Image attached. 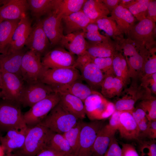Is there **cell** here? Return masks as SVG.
Here are the masks:
<instances>
[{
  "mask_svg": "<svg viewBox=\"0 0 156 156\" xmlns=\"http://www.w3.org/2000/svg\"><path fill=\"white\" fill-rule=\"evenodd\" d=\"M79 120L59 101L40 124L54 132L63 134L75 126Z\"/></svg>",
  "mask_w": 156,
  "mask_h": 156,
  "instance_id": "obj_1",
  "label": "cell"
},
{
  "mask_svg": "<svg viewBox=\"0 0 156 156\" xmlns=\"http://www.w3.org/2000/svg\"><path fill=\"white\" fill-rule=\"evenodd\" d=\"M53 132L40 124L29 127L23 146L18 152L23 156H35L47 147Z\"/></svg>",
  "mask_w": 156,
  "mask_h": 156,
  "instance_id": "obj_2",
  "label": "cell"
},
{
  "mask_svg": "<svg viewBox=\"0 0 156 156\" xmlns=\"http://www.w3.org/2000/svg\"><path fill=\"white\" fill-rule=\"evenodd\" d=\"M19 104L0 99V131L7 132L27 126Z\"/></svg>",
  "mask_w": 156,
  "mask_h": 156,
  "instance_id": "obj_3",
  "label": "cell"
},
{
  "mask_svg": "<svg viewBox=\"0 0 156 156\" xmlns=\"http://www.w3.org/2000/svg\"><path fill=\"white\" fill-rule=\"evenodd\" d=\"M83 103L86 116L92 121L108 118L116 110L114 103L96 90L86 99Z\"/></svg>",
  "mask_w": 156,
  "mask_h": 156,
  "instance_id": "obj_4",
  "label": "cell"
},
{
  "mask_svg": "<svg viewBox=\"0 0 156 156\" xmlns=\"http://www.w3.org/2000/svg\"><path fill=\"white\" fill-rule=\"evenodd\" d=\"M60 100L59 94L55 92L34 104L23 114L26 125L31 127L40 124Z\"/></svg>",
  "mask_w": 156,
  "mask_h": 156,
  "instance_id": "obj_5",
  "label": "cell"
},
{
  "mask_svg": "<svg viewBox=\"0 0 156 156\" xmlns=\"http://www.w3.org/2000/svg\"><path fill=\"white\" fill-rule=\"evenodd\" d=\"M155 23L147 18L135 25L127 34L128 38L148 50L155 47Z\"/></svg>",
  "mask_w": 156,
  "mask_h": 156,
  "instance_id": "obj_6",
  "label": "cell"
},
{
  "mask_svg": "<svg viewBox=\"0 0 156 156\" xmlns=\"http://www.w3.org/2000/svg\"><path fill=\"white\" fill-rule=\"evenodd\" d=\"M81 79L80 72L74 67L49 68L45 67L39 81L52 87L69 83Z\"/></svg>",
  "mask_w": 156,
  "mask_h": 156,
  "instance_id": "obj_7",
  "label": "cell"
},
{
  "mask_svg": "<svg viewBox=\"0 0 156 156\" xmlns=\"http://www.w3.org/2000/svg\"><path fill=\"white\" fill-rule=\"evenodd\" d=\"M104 125L102 120L83 122L78 148L74 156H92L93 146L97 134Z\"/></svg>",
  "mask_w": 156,
  "mask_h": 156,
  "instance_id": "obj_8",
  "label": "cell"
},
{
  "mask_svg": "<svg viewBox=\"0 0 156 156\" xmlns=\"http://www.w3.org/2000/svg\"><path fill=\"white\" fill-rule=\"evenodd\" d=\"M54 92L52 86L39 80L25 82L20 104L24 107H31Z\"/></svg>",
  "mask_w": 156,
  "mask_h": 156,
  "instance_id": "obj_9",
  "label": "cell"
},
{
  "mask_svg": "<svg viewBox=\"0 0 156 156\" xmlns=\"http://www.w3.org/2000/svg\"><path fill=\"white\" fill-rule=\"evenodd\" d=\"M41 56L29 50L24 54L22 60L21 71L25 83L39 80L45 67L42 64Z\"/></svg>",
  "mask_w": 156,
  "mask_h": 156,
  "instance_id": "obj_10",
  "label": "cell"
},
{
  "mask_svg": "<svg viewBox=\"0 0 156 156\" xmlns=\"http://www.w3.org/2000/svg\"><path fill=\"white\" fill-rule=\"evenodd\" d=\"M74 55L59 45L51 49L41 58L42 64L49 68L74 67Z\"/></svg>",
  "mask_w": 156,
  "mask_h": 156,
  "instance_id": "obj_11",
  "label": "cell"
},
{
  "mask_svg": "<svg viewBox=\"0 0 156 156\" xmlns=\"http://www.w3.org/2000/svg\"><path fill=\"white\" fill-rule=\"evenodd\" d=\"M62 18L54 10L41 20L43 30L50 41L51 48L60 45L64 35Z\"/></svg>",
  "mask_w": 156,
  "mask_h": 156,
  "instance_id": "obj_12",
  "label": "cell"
},
{
  "mask_svg": "<svg viewBox=\"0 0 156 156\" xmlns=\"http://www.w3.org/2000/svg\"><path fill=\"white\" fill-rule=\"evenodd\" d=\"M1 71L2 81L1 89L4 96L3 99L20 105L24 81L22 77L15 74Z\"/></svg>",
  "mask_w": 156,
  "mask_h": 156,
  "instance_id": "obj_13",
  "label": "cell"
},
{
  "mask_svg": "<svg viewBox=\"0 0 156 156\" xmlns=\"http://www.w3.org/2000/svg\"><path fill=\"white\" fill-rule=\"evenodd\" d=\"M29 49L43 56L51 49L50 43L42 27L41 20L38 19L32 29L25 45Z\"/></svg>",
  "mask_w": 156,
  "mask_h": 156,
  "instance_id": "obj_14",
  "label": "cell"
},
{
  "mask_svg": "<svg viewBox=\"0 0 156 156\" xmlns=\"http://www.w3.org/2000/svg\"><path fill=\"white\" fill-rule=\"evenodd\" d=\"M147 92L140 85L133 82L129 88L122 91L120 95L121 97L114 103L116 110L131 112L135 108L136 102L140 100Z\"/></svg>",
  "mask_w": 156,
  "mask_h": 156,
  "instance_id": "obj_15",
  "label": "cell"
},
{
  "mask_svg": "<svg viewBox=\"0 0 156 156\" xmlns=\"http://www.w3.org/2000/svg\"><path fill=\"white\" fill-rule=\"evenodd\" d=\"M31 24L30 20L26 15L20 20L12 34L7 52L24 48L32 29Z\"/></svg>",
  "mask_w": 156,
  "mask_h": 156,
  "instance_id": "obj_16",
  "label": "cell"
},
{
  "mask_svg": "<svg viewBox=\"0 0 156 156\" xmlns=\"http://www.w3.org/2000/svg\"><path fill=\"white\" fill-rule=\"evenodd\" d=\"M28 7L27 0L6 1L0 7V19L1 21L20 20L25 15Z\"/></svg>",
  "mask_w": 156,
  "mask_h": 156,
  "instance_id": "obj_17",
  "label": "cell"
},
{
  "mask_svg": "<svg viewBox=\"0 0 156 156\" xmlns=\"http://www.w3.org/2000/svg\"><path fill=\"white\" fill-rule=\"evenodd\" d=\"M88 44L84 32L83 30H81L64 35L59 45L78 56L86 51Z\"/></svg>",
  "mask_w": 156,
  "mask_h": 156,
  "instance_id": "obj_18",
  "label": "cell"
},
{
  "mask_svg": "<svg viewBox=\"0 0 156 156\" xmlns=\"http://www.w3.org/2000/svg\"><path fill=\"white\" fill-rule=\"evenodd\" d=\"M26 51L23 48L20 50L0 54V66L1 70L22 78L21 64L23 56Z\"/></svg>",
  "mask_w": 156,
  "mask_h": 156,
  "instance_id": "obj_19",
  "label": "cell"
},
{
  "mask_svg": "<svg viewBox=\"0 0 156 156\" xmlns=\"http://www.w3.org/2000/svg\"><path fill=\"white\" fill-rule=\"evenodd\" d=\"M29 128L27 126L21 129L11 130L7 132L5 136H2L0 144L6 154L12 153L23 147Z\"/></svg>",
  "mask_w": 156,
  "mask_h": 156,
  "instance_id": "obj_20",
  "label": "cell"
},
{
  "mask_svg": "<svg viewBox=\"0 0 156 156\" xmlns=\"http://www.w3.org/2000/svg\"><path fill=\"white\" fill-rule=\"evenodd\" d=\"M62 23L64 35L81 30L92 23L82 10L67 16H63Z\"/></svg>",
  "mask_w": 156,
  "mask_h": 156,
  "instance_id": "obj_21",
  "label": "cell"
},
{
  "mask_svg": "<svg viewBox=\"0 0 156 156\" xmlns=\"http://www.w3.org/2000/svg\"><path fill=\"white\" fill-rule=\"evenodd\" d=\"M121 136L129 140H137L140 137L136 123L130 112L122 111L118 128Z\"/></svg>",
  "mask_w": 156,
  "mask_h": 156,
  "instance_id": "obj_22",
  "label": "cell"
},
{
  "mask_svg": "<svg viewBox=\"0 0 156 156\" xmlns=\"http://www.w3.org/2000/svg\"><path fill=\"white\" fill-rule=\"evenodd\" d=\"M110 17L115 21L122 34L126 35L135 25L136 21V19L129 10L120 4L111 12Z\"/></svg>",
  "mask_w": 156,
  "mask_h": 156,
  "instance_id": "obj_23",
  "label": "cell"
},
{
  "mask_svg": "<svg viewBox=\"0 0 156 156\" xmlns=\"http://www.w3.org/2000/svg\"><path fill=\"white\" fill-rule=\"evenodd\" d=\"M116 131L108 124L104 125L99 131L95 140L92 156H104Z\"/></svg>",
  "mask_w": 156,
  "mask_h": 156,
  "instance_id": "obj_24",
  "label": "cell"
},
{
  "mask_svg": "<svg viewBox=\"0 0 156 156\" xmlns=\"http://www.w3.org/2000/svg\"><path fill=\"white\" fill-rule=\"evenodd\" d=\"M79 70L80 72L81 79L85 81L92 89L101 88L105 77L92 61L83 66Z\"/></svg>",
  "mask_w": 156,
  "mask_h": 156,
  "instance_id": "obj_25",
  "label": "cell"
},
{
  "mask_svg": "<svg viewBox=\"0 0 156 156\" xmlns=\"http://www.w3.org/2000/svg\"><path fill=\"white\" fill-rule=\"evenodd\" d=\"M81 80L79 79L66 84L52 87L55 92L68 93L79 98L84 102L95 90L83 83Z\"/></svg>",
  "mask_w": 156,
  "mask_h": 156,
  "instance_id": "obj_26",
  "label": "cell"
},
{
  "mask_svg": "<svg viewBox=\"0 0 156 156\" xmlns=\"http://www.w3.org/2000/svg\"><path fill=\"white\" fill-rule=\"evenodd\" d=\"M60 95V102L70 113L79 119L86 117L84 103L79 98L68 93L57 92Z\"/></svg>",
  "mask_w": 156,
  "mask_h": 156,
  "instance_id": "obj_27",
  "label": "cell"
},
{
  "mask_svg": "<svg viewBox=\"0 0 156 156\" xmlns=\"http://www.w3.org/2000/svg\"><path fill=\"white\" fill-rule=\"evenodd\" d=\"M88 42L86 51L93 58L112 57L117 51L115 42L111 39L101 42Z\"/></svg>",
  "mask_w": 156,
  "mask_h": 156,
  "instance_id": "obj_28",
  "label": "cell"
},
{
  "mask_svg": "<svg viewBox=\"0 0 156 156\" xmlns=\"http://www.w3.org/2000/svg\"><path fill=\"white\" fill-rule=\"evenodd\" d=\"M125 85L123 81L114 75L106 76L101 85V94L105 98L119 96Z\"/></svg>",
  "mask_w": 156,
  "mask_h": 156,
  "instance_id": "obj_29",
  "label": "cell"
},
{
  "mask_svg": "<svg viewBox=\"0 0 156 156\" xmlns=\"http://www.w3.org/2000/svg\"><path fill=\"white\" fill-rule=\"evenodd\" d=\"M81 10L92 23L110 13L102 0H86Z\"/></svg>",
  "mask_w": 156,
  "mask_h": 156,
  "instance_id": "obj_30",
  "label": "cell"
},
{
  "mask_svg": "<svg viewBox=\"0 0 156 156\" xmlns=\"http://www.w3.org/2000/svg\"><path fill=\"white\" fill-rule=\"evenodd\" d=\"M20 20H4L0 23V54L7 53L12 34Z\"/></svg>",
  "mask_w": 156,
  "mask_h": 156,
  "instance_id": "obj_31",
  "label": "cell"
},
{
  "mask_svg": "<svg viewBox=\"0 0 156 156\" xmlns=\"http://www.w3.org/2000/svg\"><path fill=\"white\" fill-rule=\"evenodd\" d=\"M32 15L38 20L46 16L54 9L55 0H27Z\"/></svg>",
  "mask_w": 156,
  "mask_h": 156,
  "instance_id": "obj_32",
  "label": "cell"
},
{
  "mask_svg": "<svg viewBox=\"0 0 156 156\" xmlns=\"http://www.w3.org/2000/svg\"><path fill=\"white\" fill-rule=\"evenodd\" d=\"M86 0H55L54 10L63 16L82 10Z\"/></svg>",
  "mask_w": 156,
  "mask_h": 156,
  "instance_id": "obj_33",
  "label": "cell"
},
{
  "mask_svg": "<svg viewBox=\"0 0 156 156\" xmlns=\"http://www.w3.org/2000/svg\"><path fill=\"white\" fill-rule=\"evenodd\" d=\"M47 146L62 154L74 156L70 144L63 134L53 132Z\"/></svg>",
  "mask_w": 156,
  "mask_h": 156,
  "instance_id": "obj_34",
  "label": "cell"
},
{
  "mask_svg": "<svg viewBox=\"0 0 156 156\" xmlns=\"http://www.w3.org/2000/svg\"><path fill=\"white\" fill-rule=\"evenodd\" d=\"M99 29L103 30L108 36L112 38L115 41L120 38L123 37L122 34L118 28L115 21L110 17H103L96 21Z\"/></svg>",
  "mask_w": 156,
  "mask_h": 156,
  "instance_id": "obj_35",
  "label": "cell"
},
{
  "mask_svg": "<svg viewBox=\"0 0 156 156\" xmlns=\"http://www.w3.org/2000/svg\"><path fill=\"white\" fill-rule=\"evenodd\" d=\"M139 107L145 112L150 120H156V98L151 93L147 92L140 99Z\"/></svg>",
  "mask_w": 156,
  "mask_h": 156,
  "instance_id": "obj_36",
  "label": "cell"
},
{
  "mask_svg": "<svg viewBox=\"0 0 156 156\" xmlns=\"http://www.w3.org/2000/svg\"><path fill=\"white\" fill-rule=\"evenodd\" d=\"M150 0H132L125 7L139 21L146 18L147 10Z\"/></svg>",
  "mask_w": 156,
  "mask_h": 156,
  "instance_id": "obj_37",
  "label": "cell"
},
{
  "mask_svg": "<svg viewBox=\"0 0 156 156\" xmlns=\"http://www.w3.org/2000/svg\"><path fill=\"white\" fill-rule=\"evenodd\" d=\"M83 123V122L81 120L79 119L75 126L63 134L70 144L74 156L78 148L81 131Z\"/></svg>",
  "mask_w": 156,
  "mask_h": 156,
  "instance_id": "obj_38",
  "label": "cell"
},
{
  "mask_svg": "<svg viewBox=\"0 0 156 156\" xmlns=\"http://www.w3.org/2000/svg\"><path fill=\"white\" fill-rule=\"evenodd\" d=\"M99 28L96 24L90 23L83 31L85 39L91 42H101L107 40L110 38L107 36L101 34L99 31Z\"/></svg>",
  "mask_w": 156,
  "mask_h": 156,
  "instance_id": "obj_39",
  "label": "cell"
},
{
  "mask_svg": "<svg viewBox=\"0 0 156 156\" xmlns=\"http://www.w3.org/2000/svg\"><path fill=\"white\" fill-rule=\"evenodd\" d=\"M134 119L140 131V137L146 136L150 121L148 119L144 111L139 107L135 108L130 112Z\"/></svg>",
  "mask_w": 156,
  "mask_h": 156,
  "instance_id": "obj_40",
  "label": "cell"
},
{
  "mask_svg": "<svg viewBox=\"0 0 156 156\" xmlns=\"http://www.w3.org/2000/svg\"><path fill=\"white\" fill-rule=\"evenodd\" d=\"M156 48L154 47L149 50L146 60L142 73L139 78L149 76L156 73Z\"/></svg>",
  "mask_w": 156,
  "mask_h": 156,
  "instance_id": "obj_41",
  "label": "cell"
},
{
  "mask_svg": "<svg viewBox=\"0 0 156 156\" xmlns=\"http://www.w3.org/2000/svg\"><path fill=\"white\" fill-rule=\"evenodd\" d=\"M92 58V62L101 70L105 77L114 75L112 66L113 57Z\"/></svg>",
  "mask_w": 156,
  "mask_h": 156,
  "instance_id": "obj_42",
  "label": "cell"
},
{
  "mask_svg": "<svg viewBox=\"0 0 156 156\" xmlns=\"http://www.w3.org/2000/svg\"><path fill=\"white\" fill-rule=\"evenodd\" d=\"M156 143L155 140L142 142L139 147L140 156H156Z\"/></svg>",
  "mask_w": 156,
  "mask_h": 156,
  "instance_id": "obj_43",
  "label": "cell"
},
{
  "mask_svg": "<svg viewBox=\"0 0 156 156\" xmlns=\"http://www.w3.org/2000/svg\"><path fill=\"white\" fill-rule=\"evenodd\" d=\"M140 85L147 91L156 94V73L140 79Z\"/></svg>",
  "mask_w": 156,
  "mask_h": 156,
  "instance_id": "obj_44",
  "label": "cell"
},
{
  "mask_svg": "<svg viewBox=\"0 0 156 156\" xmlns=\"http://www.w3.org/2000/svg\"><path fill=\"white\" fill-rule=\"evenodd\" d=\"M104 156H122L121 148L114 137L111 140Z\"/></svg>",
  "mask_w": 156,
  "mask_h": 156,
  "instance_id": "obj_45",
  "label": "cell"
},
{
  "mask_svg": "<svg viewBox=\"0 0 156 156\" xmlns=\"http://www.w3.org/2000/svg\"><path fill=\"white\" fill-rule=\"evenodd\" d=\"M92 61V57L86 51L82 54L77 56L74 67L79 70L83 66Z\"/></svg>",
  "mask_w": 156,
  "mask_h": 156,
  "instance_id": "obj_46",
  "label": "cell"
},
{
  "mask_svg": "<svg viewBox=\"0 0 156 156\" xmlns=\"http://www.w3.org/2000/svg\"><path fill=\"white\" fill-rule=\"evenodd\" d=\"M146 18L153 22H156V0H150L147 10Z\"/></svg>",
  "mask_w": 156,
  "mask_h": 156,
  "instance_id": "obj_47",
  "label": "cell"
},
{
  "mask_svg": "<svg viewBox=\"0 0 156 156\" xmlns=\"http://www.w3.org/2000/svg\"><path fill=\"white\" fill-rule=\"evenodd\" d=\"M122 146V156H140L133 145L129 144H123Z\"/></svg>",
  "mask_w": 156,
  "mask_h": 156,
  "instance_id": "obj_48",
  "label": "cell"
},
{
  "mask_svg": "<svg viewBox=\"0 0 156 156\" xmlns=\"http://www.w3.org/2000/svg\"><path fill=\"white\" fill-rule=\"evenodd\" d=\"M121 112L115 110L110 117L108 125L111 128L116 131L118 129Z\"/></svg>",
  "mask_w": 156,
  "mask_h": 156,
  "instance_id": "obj_49",
  "label": "cell"
},
{
  "mask_svg": "<svg viewBox=\"0 0 156 156\" xmlns=\"http://www.w3.org/2000/svg\"><path fill=\"white\" fill-rule=\"evenodd\" d=\"M35 156H72L64 155L53 149L46 147L40 151Z\"/></svg>",
  "mask_w": 156,
  "mask_h": 156,
  "instance_id": "obj_50",
  "label": "cell"
},
{
  "mask_svg": "<svg viewBox=\"0 0 156 156\" xmlns=\"http://www.w3.org/2000/svg\"><path fill=\"white\" fill-rule=\"evenodd\" d=\"M146 136L152 140H155L156 138V120L150 121Z\"/></svg>",
  "mask_w": 156,
  "mask_h": 156,
  "instance_id": "obj_51",
  "label": "cell"
},
{
  "mask_svg": "<svg viewBox=\"0 0 156 156\" xmlns=\"http://www.w3.org/2000/svg\"><path fill=\"white\" fill-rule=\"evenodd\" d=\"M120 0H102L105 6L111 13L119 5Z\"/></svg>",
  "mask_w": 156,
  "mask_h": 156,
  "instance_id": "obj_52",
  "label": "cell"
},
{
  "mask_svg": "<svg viewBox=\"0 0 156 156\" xmlns=\"http://www.w3.org/2000/svg\"><path fill=\"white\" fill-rule=\"evenodd\" d=\"M132 1V0H120L119 4L125 6L131 2Z\"/></svg>",
  "mask_w": 156,
  "mask_h": 156,
  "instance_id": "obj_53",
  "label": "cell"
},
{
  "mask_svg": "<svg viewBox=\"0 0 156 156\" xmlns=\"http://www.w3.org/2000/svg\"><path fill=\"white\" fill-rule=\"evenodd\" d=\"M5 153L4 148L0 144V156H4Z\"/></svg>",
  "mask_w": 156,
  "mask_h": 156,
  "instance_id": "obj_54",
  "label": "cell"
},
{
  "mask_svg": "<svg viewBox=\"0 0 156 156\" xmlns=\"http://www.w3.org/2000/svg\"><path fill=\"white\" fill-rule=\"evenodd\" d=\"M2 71L0 66V89H1L2 85Z\"/></svg>",
  "mask_w": 156,
  "mask_h": 156,
  "instance_id": "obj_55",
  "label": "cell"
},
{
  "mask_svg": "<svg viewBox=\"0 0 156 156\" xmlns=\"http://www.w3.org/2000/svg\"><path fill=\"white\" fill-rule=\"evenodd\" d=\"M4 97V96L3 94L1 91H0V99H3Z\"/></svg>",
  "mask_w": 156,
  "mask_h": 156,
  "instance_id": "obj_56",
  "label": "cell"
},
{
  "mask_svg": "<svg viewBox=\"0 0 156 156\" xmlns=\"http://www.w3.org/2000/svg\"><path fill=\"white\" fill-rule=\"evenodd\" d=\"M17 156H23L18 152L17 153Z\"/></svg>",
  "mask_w": 156,
  "mask_h": 156,
  "instance_id": "obj_57",
  "label": "cell"
},
{
  "mask_svg": "<svg viewBox=\"0 0 156 156\" xmlns=\"http://www.w3.org/2000/svg\"><path fill=\"white\" fill-rule=\"evenodd\" d=\"M10 153L6 154V155H4V156H10Z\"/></svg>",
  "mask_w": 156,
  "mask_h": 156,
  "instance_id": "obj_58",
  "label": "cell"
},
{
  "mask_svg": "<svg viewBox=\"0 0 156 156\" xmlns=\"http://www.w3.org/2000/svg\"><path fill=\"white\" fill-rule=\"evenodd\" d=\"M2 136L1 135V134L0 133V143H1V138L2 137Z\"/></svg>",
  "mask_w": 156,
  "mask_h": 156,
  "instance_id": "obj_59",
  "label": "cell"
},
{
  "mask_svg": "<svg viewBox=\"0 0 156 156\" xmlns=\"http://www.w3.org/2000/svg\"><path fill=\"white\" fill-rule=\"evenodd\" d=\"M3 1L0 0V3Z\"/></svg>",
  "mask_w": 156,
  "mask_h": 156,
  "instance_id": "obj_60",
  "label": "cell"
},
{
  "mask_svg": "<svg viewBox=\"0 0 156 156\" xmlns=\"http://www.w3.org/2000/svg\"><path fill=\"white\" fill-rule=\"evenodd\" d=\"M1 21H1V19H0V23H1Z\"/></svg>",
  "mask_w": 156,
  "mask_h": 156,
  "instance_id": "obj_61",
  "label": "cell"
}]
</instances>
